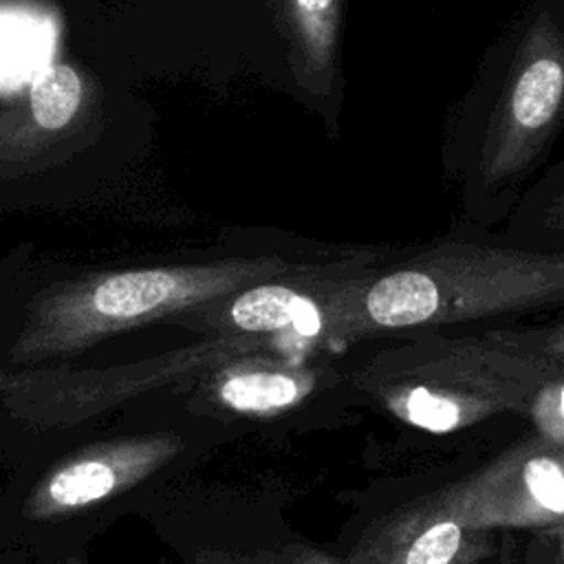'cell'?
<instances>
[{"label":"cell","instance_id":"obj_11","mask_svg":"<svg viewBox=\"0 0 564 564\" xmlns=\"http://www.w3.org/2000/svg\"><path fill=\"white\" fill-rule=\"evenodd\" d=\"M297 82L311 93H328L333 79L339 0H284Z\"/></svg>","mask_w":564,"mask_h":564},{"label":"cell","instance_id":"obj_9","mask_svg":"<svg viewBox=\"0 0 564 564\" xmlns=\"http://www.w3.org/2000/svg\"><path fill=\"white\" fill-rule=\"evenodd\" d=\"M326 381V370L264 352H249L218 364L198 377L192 410L267 419L304 403Z\"/></svg>","mask_w":564,"mask_h":564},{"label":"cell","instance_id":"obj_6","mask_svg":"<svg viewBox=\"0 0 564 564\" xmlns=\"http://www.w3.org/2000/svg\"><path fill=\"white\" fill-rule=\"evenodd\" d=\"M427 498L471 531H560L564 516V447L533 434Z\"/></svg>","mask_w":564,"mask_h":564},{"label":"cell","instance_id":"obj_4","mask_svg":"<svg viewBox=\"0 0 564 564\" xmlns=\"http://www.w3.org/2000/svg\"><path fill=\"white\" fill-rule=\"evenodd\" d=\"M264 350H271L269 337L216 335L101 368H0V445L13 454L26 438L79 427L145 392L198 379L223 361Z\"/></svg>","mask_w":564,"mask_h":564},{"label":"cell","instance_id":"obj_5","mask_svg":"<svg viewBox=\"0 0 564 564\" xmlns=\"http://www.w3.org/2000/svg\"><path fill=\"white\" fill-rule=\"evenodd\" d=\"M185 449L174 432L115 436L48 460L31 476H13L0 494V557L40 531L90 513L145 482Z\"/></svg>","mask_w":564,"mask_h":564},{"label":"cell","instance_id":"obj_16","mask_svg":"<svg viewBox=\"0 0 564 564\" xmlns=\"http://www.w3.org/2000/svg\"><path fill=\"white\" fill-rule=\"evenodd\" d=\"M57 564H86V562H84V557L70 553V555H64L62 560H57Z\"/></svg>","mask_w":564,"mask_h":564},{"label":"cell","instance_id":"obj_8","mask_svg":"<svg viewBox=\"0 0 564 564\" xmlns=\"http://www.w3.org/2000/svg\"><path fill=\"white\" fill-rule=\"evenodd\" d=\"M564 97V44L551 13L527 33L485 139L480 172L498 185L520 176L546 145Z\"/></svg>","mask_w":564,"mask_h":564},{"label":"cell","instance_id":"obj_14","mask_svg":"<svg viewBox=\"0 0 564 564\" xmlns=\"http://www.w3.org/2000/svg\"><path fill=\"white\" fill-rule=\"evenodd\" d=\"M258 564H350L311 544H289L275 551H258L253 555Z\"/></svg>","mask_w":564,"mask_h":564},{"label":"cell","instance_id":"obj_10","mask_svg":"<svg viewBox=\"0 0 564 564\" xmlns=\"http://www.w3.org/2000/svg\"><path fill=\"white\" fill-rule=\"evenodd\" d=\"M489 538L419 498L372 524L350 551V564H480Z\"/></svg>","mask_w":564,"mask_h":564},{"label":"cell","instance_id":"obj_2","mask_svg":"<svg viewBox=\"0 0 564 564\" xmlns=\"http://www.w3.org/2000/svg\"><path fill=\"white\" fill-rule=\"evenodd\" d=\"M560 375L564 341L555 326L416 337L361 364L352 372V386L401 423L449 434L505 412L527 416L535 392Z\"/></svg>","mask_w":564,"mask_h":564},{"label":"cell","instance_id":"obj_1","mask_svg":"<svg viewBox=\"0 0 564 564\" xmlns=\"http://www.w3.org/2000/svg\"><path fill=\"white\" fill-rule=\"evenodd\" d=\"M564 297V258L438 242L381 273L366 269L330 302L324 344L533 311Z\"/></svg>","mask_w":564,"mask_h":564},{"label":"cell","instance_id":"obj_3","mask_svg":"<svg viewBox=\"0 0 564 564\" xmlns=\"http://www.w3.org/2000/svg\"><path fill=\"white\" fill-rule=\"evenodd\" d=\"M297 264L282 256H238L99 271L55 282L29 300L4 368L48 366L119 333L170 322L238 289L289 273Z\"/></svg>","mask_w":564,"mask_h":564},{"label":"cell","instance_id":"obj_12","mask_svg":"<svg viewBox=\"0 0 564 564\" xmlns=\"http://www.w3.org/2000/svg\"><path fill=\"white\" fill-rule=\"evenodd\" d=\"M82 97L84 82L73 66L62 62L46 64L31 79L29 117L42 132H59L75 119Z\"/></svg>","mask_w":564,"mask_h":564},{"label":"cell","instance_id":"obj_7","mask_svg":"<svg viewBox=\"0 0 564 564\" xmlns=\"http://www.w3.org/2000/svg\"><path fill=\"white\" fill-rule=\"evenodd\" d=\"M366 269V258L300 262L289 273L238 289L170 322L207 337L295 335L324 341L333 297Z\"/></svg>","mask_w":564,"mask_h":564},{"label":"cell","instance_id":"obj_13","mask_svg":"<svg viewBox=\"0 0 564 564\" xmlns=\"http://www.w3.org/2000/svg\"><path fill=\"white\" fill-rule=\"evenodd\" d=\"M527 416L535 427V436L564 447V375L549 379L535 392Z\"/></svg>","mask_w":564,"mask_h":564},{"label":"cell","instance_id":"obj_15","mask_svg":"<svg viewBox=\"0 0 564 564\" xmlns=\"http://www.w3.org/2000/svg\"><path fill=\"white\" fill-rule=\"evenodd\" d=\"M192 562L194 564H258L253 555H236L218 549H198Z\"/></svg>","mask_w":564,"mask_h":564}]
</instances>
